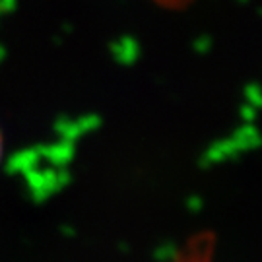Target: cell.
I'll list each match as a JSON object with an SVG mask.
<instances>
[{"mask_svg": "<svg viewBox=\"0 0 262 262\" xmlns=\"http://www.w3.org/2000/svg\"><path fill=\"white\" fill-rule=\"evenodd\" d=\"M0 156H2V136H0Z\"/></svg>", "mask_w": 262, "mask_h": 262, "instance_id": "cell-1", "label": "cell"}]
</instances>
